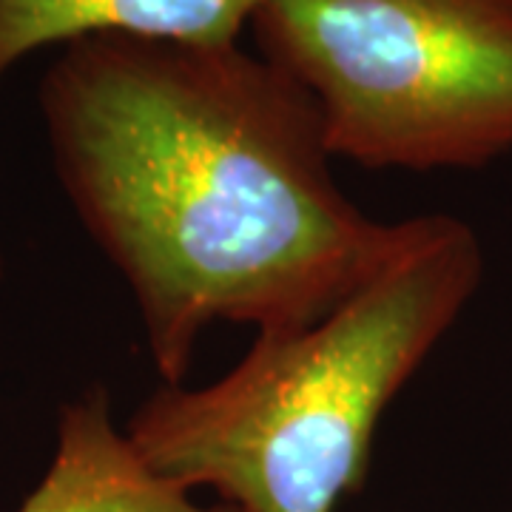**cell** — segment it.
Here are the masks:
<instances>
[{
  "label": "cell",
  "instance_id": "5",
  "mask_svg": "<svg viewBox=\"0 0 512 512\" xmlns=\"http://www.w3.org/2000/svg\"><path fill=\"white\" fill-rule=\"evenodd\" d=\"M265 0H0V86L37 49L80 37L228 46L251 29Z\"/></svg>",
  "mask_w": 512,
  "mask_h": 512
},
{
  "label": "cell",
  "instance_id": "1",
  "mask_svg": "<svg viewBox=\"0 0 512 512\" xmlns=\"http://www.w3.org/2000/svg\"><path fill=\"white\" fill-rule=\"evenodd\" d=\"M57 180L131 291L160 384L202 333L311 325L402 239L342 191L308 92L242 43L94 35L37 92Z\"/></svg>",
  "mask_w": 512,
  "mask_h": 512
},
{
  "label": "cell",
  "instance_id": "3",
  "mask_svg": "<svg viewBox=\"0 0 512 512\" xmlns=\"http://www.w3.org/2000/svg\"><path fill=\"white\" fill-rule=\"evenodd\" d=\"M248 32L336 160L427 174L512 154V0H265Z\"/></svg>",
  "mask_w": 512,
  "mask_h": 512
},
{
  "label": "cell",
  "instance_id": "4",
  "mask_svg": "<svg viewBox=\"0 0 512 512\" xmlns=\"http://www.w3.org/2000/svg\"><path fill=\"white\" fill-rule=\"evenodd\" d=\"M18 512H237L200 504L194 493L157 476L117 427L111 393L94 384L60 410L57 450Z\"/></svg>",
  "mask_w": 512,
  "mask_h": 512
},
{
  "label": "cell",
  "instance_id": "2",
  "mask_svg": "<svg viewBox=\"0 0 512 512\" xmlns=\"http://www.w3.org/2000/svg\"><path fill=\"white\" fill-rule=\"evenodd\" d=\"M484 265L470 222L410 217L328 316L254 333L217 382L160 384L123 424L128 441L157 476L237 512H336L362 493L384 410L456 328Z\"/></svg>",
  "mask_w": 512,
  "mask_h": 512
}]
</instances>
